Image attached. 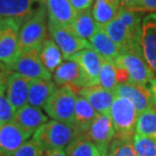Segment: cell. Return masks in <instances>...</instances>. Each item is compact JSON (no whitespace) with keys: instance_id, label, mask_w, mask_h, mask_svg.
I'll return each mask as SVG.
<instances>
[{"instance_id":"obj_39","label":"cell","mask_w":156,"mask_h":156,"mask_svg":"<svg viewBox=\"0 0 156 156\" xmlns=\"http://www.w3.org/2000/svg\"><path fill=\"white\" fill-rule=\"evenodd\" d=\"M144 9L148 11H156V0H142Z\"/></svg>"},{"instance_id":"obj_19","label":"cell","mask_w":156,"mask_h":156,"mask_svg":"<svg viewBox=\"0 0 156 156\" xmlns=\"http://www.w3.org/2000/svg\"><path fill=\"white\" fill-rule=\"evenodd\" d=\"M73 61H77L86 75L88 76L91 86L99 84V75H100L103 58L93 48L85 49L77 53L69 59Z\"/></svg>"},{"instance_id":"obj_35","label":"cell","mask_w":156,"mask_h":156,"mask_svg":"<svg viewBox=\"0 0 156 156\" xmlns=\"http://www.w3.org/2000/svg\"><path fill=\"white\" fill-rule=\"evenodd\" d=\"M121 6L131 9V10L135 11H144V6L142 3V0H120Z\"/></svg>"},{"instance_id":"obj_37","label":"cell","mask_w":156,"mask_h":156,"mask_svg":"<svg viewBox=\"0 0 156 156\" xmlns=\"http://www.w3.org/2000/svg\"><path fill=\"white\" fill-rule=\"evenodd\" d=\"M69 2L76 11H82L91 8L94 0H69Z\"/></svg>"},{"instance_id":"obj_42","label":"cell","mask_w":156,"mask_h":156,"mask_svg":"<svg viewBox=\"0 0 156 156\" xmlns=\"http://www.w3.org/2000/svg\"><path fill=\"white\" fill-rule=\"evenodd\" d=\"M1 19H2V18H1V17H0V21H1Z\"/></svg>"},{"instance_id":"obj_27","label":"cell","mask_w":156,"mask_h":156,"mask_svg":"<svg viewBox=\"0 0 156 156\" xmlns=\"http://www.w3.org/2000/svg\"><path fill=\"white\" fill-rule=\"evenodd\" d=\"M39 57L44 67L51 73H55L58 67L62 63V53L52 39L46 38L41 47Z\"/></svg>"},{"instance_id":"obj_28","label":"cell","mask_w":156,"mask_h":156,"mask_svg":"<svg viewBox=\"0 0 156 156\" xmlns=\"http://www.w3.org/2000/svg\"><path fill=\"white\" fill-rule=\"evenodd\" d=\"M67 156H98L99 150L85 135L79 136L66 147Z\"/></svg>"},{"instance_id":"obj_38","label":"cell","mask_w":156,"mask_h":156,"mask_svg":"<svg viewBox=\"0 0 156 156\" xmlns=\"http://www.w3.org/2000/svg\"><path fill=\"white\" fill-rule=\"evenodd\" d=\"M42 156H67L64 149H54V150L44 151Z\"/></svg>"},{"instance_id":"obj_14","label":"cell","mask_w":156,"mask_h":156,"mask_svg":"<svg viewBox=\"0 0 156 156\" xmlns=\"http://www.w3.org/2000/svg\"><path fill=\"white\" fill-rule=\"evenodd\" d=\"M141 47L144 59L156 74V12L143 17Z\"/></svg>"},{"instance_id":"obj_21","label":"cell","mask_w":156,"mask_h":156,"mask_svg":"<svg viewBox=\"0 0 156 156\" xmlns=\"http://www.w3.org/2000/svg\"><path fill=\"white\" fill-rule=\"evenodd\" d=\"M98 115L99 114L87 101V99L78 95L74 122H73L72 127L78 132L80 136L85 135L94 121L97 119Z\"/></svg>"},{"instance_id":"obj_18","label":"cell","mask_w":156,"mask_h":156,"mask_svg":"<svg viewBox=\"0 0 156 156\" xmlns=\"http://www.w3.org/2000/svg\"><path fill=\"white\" fill-rule=\"evenodd\" d=\"M48 121V117L41 111V108L32 107L28 104L17 109L12 120L21 130L30 135L34 134Z\"/></svg>"},{"instance_id":"obj_2","label":"cell","mask_w":156,"mask_h":156,"mask_svg":"<svg viewBox=\"0 0 156 156\" xmlns=\"http://www.w3.org/2000/svg\"><path fill=\"white\" fill-rule=\"evenodd\" d=\"M77 90L69 85L61 86L44 105V112L52 120L73 125L77 104Z\"/></svg>"},{"instance_id":"obj_10","label":"cell","mask_w":156,"mask_h":156,"mask_svg":"<svg viewBox=\"0 0 156 156\" xmlns=\"http://www.w3.org/2000/svg\"><path fill=\"white\" fill-rule=\"evenodd\" d=\"M114 94L115 96H121L129 99L134 105L139 115L156 108L148 86L130 83V82L118 84Z\"/></svg>"},{"instance_id":"obj_25","label":"cell","mask_w":156,"mask_h":156,"mask_svg":"<svg viewBox=\"0 0 156 156\" xmlns=\"http://www.w3.org/2000/svg\"><path fill=\"white\" fill-rule=\"evenodd\" d=\"M117 17L120 18L124 22V25L127 26L135 44L139 46V47H141L142 21H143L142 11L131 10V9H127L121 6L118 11Z\"/></svg>"},{"instance_id":"obj_30","label":"cell","mask_w":156,"mask_h":156,"mask_svg":"<svg viewBox=\"0 0 156 156\" xmlns=\"http://www.w3.org/2000/svg\"><path fill=\"white\" fill-rule=\"evenodd\" d=\"M99 85H101L103 88L107 89V90H110L112 92L115 91L118 85V80L117 68L113 61L103 59L100 75H99Z\"/></svg>"},{"instance_id":"obj_12","label":"cell","mask_w":156,"mask_h":156,"mask_svg":"<svg viewBox=\"0 0 156 156\" xmlns=\"http://www.w3.org/2000/svg\"><path fill=\"white\" fill-rule=\"evenodd\" d=\"M44 3V0H0V17L15 19L22 25Z\"/></svg>"},{"instance_id":"obj_15","label":"cell","mask_w":156,"mask_h":156,"mask_svg":"<svg viewBox=\"0 0 156 156\" xmlns=\"http://www.w3.org/2000/svg\"><path fill=\"white\" fill-rule=\"evenodd\" d=\"M30 136L12 121L2 126L0 128V156H11L27 142Z\"/></svg>"},{"instance_id":"obj_41","label":"cell","mask_w":156,"mask_h":156,"mask_svg":"<svg viewBox=\"0 0 156 156\" xmlns=\"http://www.w3.org/2000/svg\"><path fill=\"white\" fill-rule=\"evenodd\" d=\"M98 156H108V152H105V151H99Z\"/></svg>"},{"instance_id":"obj_33","label":"cell","mask_w":156,"mask_h":156,"mask_svg":"<svg viewBox=\"0 0 156 156\" xmlns=\"http://www.w3.org/2000/svg\"><path fill=\"white\" fill-rule=\"evenodd\" d=\"M5 90L6 87L0 88V128L11 122L16 112V109L8 101Z\"/></svg>"},{"instance_id":"obj_7","label":"cell","mask_w":156,"mask_h":156,"mask_svg":"<svg viewBox=\"0 0 156 156\" xmlns=\"http://www.w3.org/2000/svg\"><path fill=\"white\" fill-rule=\"evenodd\" d=\"M114 63L117 67L127 71L130 83L147 86L149 82L155 78L154 71L146 62L143 55L130 52L121 53Z\"/></svg>"},{"instance_id":"obj_23","label":"cell","mask_w":156,"mask_h":156,"mask_svg":"<svg viewBox=\"0 0 156 156\" xmlns=\"http://www.w3.org/2000/svg\"><path fill=\"white\" fill-rule=\"evenodd\" d=\"M89 43L91 44L92 48L99 53L101 57L105 60L115 62L116 59L121 54L119 47L110 39V36L106 34L102 25L99 26L98 31L89 40Z\"/></svg>"},{"instance_id":"obj_29","label":"cell","mask_w":156,"mask_h":156,"mask_svg":"<svg viewBox=\"0 0 156 156\" xmlns=\"http://www.w3.org/2000/svg\"><path fill=\"white\" fill-rule=\"evenodd\" d=\"M136 134L145 136L156 142V108L139 115Z\"/></svg>"},{"instance_id":"obj_3","label":"cell","mask_w":156,"mask_h":156,"mask_svg":"<svg viewBox=\"0 0 156 156\" xmlns=\"http://www.w3.org/2000/svg\"><path fill=\"white\" fill-rule=\"evenodd\" d=\"M48 11L45 3L41 4L34 14H31L20 25L19 29V45L21 52L25 50L41 48L48 38Z\"/></svg>"},{"instance_id":"obj_40","label":"cell","mask_w":156,"mask_h":156,"mask_svg":"<svg viewBox=\"0 0 156 156\" xmlns=\"http://www.w3.org/2000/svg\"><path fill=\"white\" fill-rule=\"evenodd\" d=\"M147 86H148L149 90H150V92H151L152 98H153V101H154L155 107H156V77L152 79V80L148 83Z\"/></svg>"},{"instance_id":"obj_36","label":"cell","mask_w":156,"mask_h":156,"mask_svg":"<svg viewBox=\"0 0 156 156\" xmlns=\"http://www.w3.org/2000/svg\"><path fill=\"white\" fill-rule=\"evenodd\" d=\"M13 71L4 63L0 62V88L6 87L9 76Z\"/></svg>"},{"instance_id":"obj_26","label":"cell","mask_w":156,"mask_h":156,"mask_svg":"<svg viewBox=\"0 0 156 156\" xmlns=\"http://www.w3.org/2000/svg\"><path fill=\"white\" fill-rule=\"evenodd\" d=\"M120 7V0H96L92 9L93 17L98 25H105L117 17Z\"/></svg>"},{"instance_id":"obj_5","label":"cell","mask_w":156,"mask_h":156,"mask_svg":"<svg viewBox=\"0 0 156 156\" xmlns=\"http://www.w3.org/2000/svg\"><path fill=\"white\" fill-rule=\"evenodd\" d=\"M48 31L51 38L58 46L66 61L85 49L92 48L89 41L78 36L68 26L61 25L48 19Z\"/></svg>"},{"instance_id":"obj_6","label":"cell","mask_w":156,"mask_h":156,"mask_svg":"<svg viewBox=\"0 0 156 156\" xmlns=\"http://www.w3.org/2000/svg\"><path fill=\"white\" fill-rule=\"evenodd\" d=\"M20 24L15 19L0 21V62L9 67L20 55L19 29Z\"/></svg>"},{"instance_id":"obj_13","label":"cell","mask_w":156,"mask_h":156,"mask_svg":"<svg viewBox=\"0 0 156 156\" xmlns=\"http://www.w3.org/2000/svg\"><path fill=\"white\" fill-rule=\"evenodd\" d=\"M102 28L112 41L118 46L121 53L130 52L143 55L142 48L135 44L127 26L120 18L116 17L109 24L102 25Z\"/></svg>"},{"instance_id":"obj_9","label":"cell","mask_w":156,"mask_h":156,"mask_svg":"<svg viewBox=\"0 0 156 156\" xmlns=\"http://www.w3.org/2000/svg\"><path fill=\"white\" fill-rule=\"evenodd\" d=\"M54 82L58 86L69 85L76 90L91 86L88 76L77 61L62 62L54 73Z\"/></svg>"},{"instance_id":"obj_20","label":"cell","mask_w":156,"mask_h":156,"mask_svg":"<svg viewBox=\"0 0 156 156\" xmlns=\"http://www.w3.org/2000/svg\"><path fill=\"white\" fill-rule=\"evenodd\" d=\"M44 3L48 11V19L68 28L72 25L77 11L69 0H44Z\"/></svg>"},{"instance_id":"obj_11","label":"cell","mask_w":156,"mask_h":156,"mask_svg":"<svg viewBox=\"0 0 156 156\" xmlns=\"http://www.w3.org/2000/svg\"><path fill=\"white\" fill-rule=\"evenodd\" d=\"M85 136L97 146L99 151L108 152L109 146L116 136L110 115L99 114Z\"/></svg>"},{"instance_id":"obj_31","label":"cell","mask_w":156,"mask_h":156,"mask_svg":"<svg viewBox=\"0 0 156 156\" xmlns=\"http://www.w3.org/2000/svg\"><path fill=\"white\" fill-rule=\"evenodd\" d=\"M108 156H137L133 139L115 136L109 146Z\"/></svg>"},{"instance_id":"obj_8","label":"cell","mask_w":156,"mask_h":156,"mask_svg":"<svg viewBox=\"0 0 156 156\" xmlns=\"http://www.w3.org/2000/svg\"><path fill=\"white\" fill-rule=\"evenodd\" d=\"M41 48L25 50L20 53L18 58L9 68L28 79H45L51 80V73L46 69L39 57Z\"/></svg>"},{"instance_id":"obj_16","label":"cell","mask_w":156,"mask_h":156,"mask_svg":"<svg viewBox=\"0 0 156 156\" xmlns=\"http://www.w3.org/2000/svg\"><path fill=\"white\" fill-rule=\"evenodd\" d=\"M77 93L87 99V101L98 114L110 115L112 104L115 98L114 92L107 90L98 84L79 89Z\"/></svg>"},{"instance_id":"obj_32","label":"cell","mask_w":156,"mask_h":156,"mask_svg":"<svg viewBox=\"0 0 156 156\" xmlns=\"http://www.w3.org/2000/svg\"><path fill=\"white\" fill-rule=\"evenodd\" d=\"M133 144L137 156H156V142L152 139L135 134Z\"/></svg>"},{"instance_id":"obj_4","label":"cell","mask_w":156,"mask_h":156,"mask_svg":"<svg viewBox=\"0 0 156 156\" xmlns=\"http://www.w3.org/2000/svg\"><path fill=\"white\" fill-rule=\"evenodd\" d=\"M110 117L114 125L116 136L134 138L139 114L134 105L125 97L115 96L112 104Z\"/></svg>"},{"instance_id":"obj_24","label":"cell","mask_w":156,"mask_h":156,"mask_svg":"<svg viewBox=\"0 0 156 156\" xmlns=\"http://www.w3.org/2000/svg\"><path fill=\"white\" fill-rule=\"evenodd\" d=\"M100 25H98L93 17L92 9L77 11L76 17L73 21L72 25L69 26L73 32L80 38L89 41L95 32L98 31Z\"/></svg>"},{"instance_id":"obj_34","label":"cell","mask_w":156,"mask_h":156,"mask_svg":"<svg viewBox=\"0 0 156 156\" xmlns=\"http://www.w3.org/2000/svg\"><path fill=\"white\" fill-rule=\"evenodd\" d=\"M42 154H44V150L32 139V140L25 142L11 156H42Z\"/></svg>"},{"instance_id":"obj_22","label":"cell","mask_w":156,"mask_h":156,"mask_svg":"<svg viewBox=\"0 0 156 156\" xmlns=\"http://www.w3.org/2000/svg\"><path fill=\"white\" fill-rule=\"evenodd\" d=\"M56 90V84L51 80L31 79L29 82L28 105L35 108H44L51 95Z\"/></svg>"},{"instance_id":"obj_1","label":"cell","mask_w":156,"mask_h":156,"mask_svg":"<svg viewBox=\"0 0 156 156\" xmlns=\"http://www.w3.org/2000/svg\"><path fill=\"white\" fill-rule=\"evenodd\" d=\"M78 132L71 125L51 120L48 121L34 134V140L44 151L64 149L79 137Z\"/></svg>"},{"instance_id":"obj_17","label":"cell","mask_w":156,"mask_h":156,"mask_svg":"<svg viewBox=\"0 0 156 156\" xmlns=\"http://www.w3.org/2000/svg\"><path fill=\"white\" fill-rule=\"evenodd\" d=\"M31 79L13 71L6 83L5 93L16 111L28 104L29 82Z\"/></svg>"}]
</instances>
